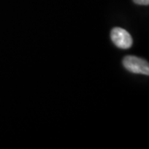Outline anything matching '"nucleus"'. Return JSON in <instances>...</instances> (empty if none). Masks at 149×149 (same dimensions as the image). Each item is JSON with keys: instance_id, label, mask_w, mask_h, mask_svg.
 Wrapping results in <instances>:
<instances>
[{"instance_id": "obj_1", "label": "nucleus", "mask_w": 149, "mask_h": 149, "mask_svg": "<svg viewBox=\"0 0 149 149\" xmlns=\"http://www.w3.org/2000/svg\"><path fill=\"white\" fill-rule=\"evenodd\" d=\"M123 65L131 73L141 74L145 76L149 74L148 62L141 58L136 57V56H126L123 59Z\"/></svg>"}, {"instance_id": "obj_2", "label": "nucleus", "mask_w": 149, "mask_h": 149, "mask_svg": "<svg viewBox=\"0 0 149 149\" xmlns=\"http://www.w3.org/2000/svg\"><path fill=\"white\" fill-rule=\"evenodd\" d=\"M111 41L116 47H120V49H129L132 47L133 40L131 37L130 33L126 31L123 28L120 27H115L111 30Z\"/></svg>"}, {"instance_id": "obj_3", "label": "nucleus", "mask_w": 149, "mask_h": 149, "mask_svg": "<svg viewBox=\"0 0 149 149\" xmlns=\"http://www.w3.org/2000/svg\"><path fill=\"white\" fill-rule=\"evenodd\" d=\"M134 2L139 5H148L149 4V0H134Z\"/></svg>"}]
</instances>
